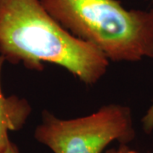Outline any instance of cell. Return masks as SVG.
Here are the masks:
<instances>
[{
    "label": "cell",
    "mask_w": 153,
    "mask_h": 153,
    "mask_svg": "<svg viewBox=\"0 0 153 153\" xmlns=\"http://www.w3.org/2000/svg\"><path fill=\"white\" fill-rule=\"evenodd\" d=\"M0 55L33 71H44L46 63L60 66L88 86L105 76L110 63L63 27L40 0H0Z\"/></svg>",
    "instance_id": "6da1fadb"
},
{
    "label": "cell",
    "mask_w": 153,
    "mask_h": 153,
    "mask_svg": "<svg viewBox=\"0 0 153 153\" xmlns=\"http://www.w3.org/2000/svg\"><path fill=\"white\" fill-rule=\"evenodd\" d=\"M64 28L110 61L153 58V10H127L117 0H40Z\"/></svg>",
    "instance_id": "7a4b0ae2"
},
{
    "label": "cell",
    "mask_w": 153,
    "mask_h": 153,
    "mask_svg": "<svg viewBox=\"0 0 153 153\" xmlns=\"http://www.w3.org/2000/svg\"><path fill=\"white\" fill-rule=\"evenodd\" d=\"M134 137L130 108L119 104L71 119L44 111L34 131L35 140L53 153H102L111 143L128 144Z\"/></svg>",
    "instance_id": "3957f363"
},
{
    "label": "cell",
    "mask_w": 153,
    "mask_h": 153,
    "mask_svg": "<svg viewBox=\"0 0 153 153\" xmlns=\"http://www.w3.org/2000/svg\"><path fill=\"white\" fill-rule=\"evenodd\" d=\"M4 62V58L0 55V153L4 152L10 143V132L22 128L32 112V107L26 99L16 95L6 96L3 92L1 75Z\"/></svg>",
    "instance_id": "277c9868"
},
{
    "label": "cell",
    "mask_w": 153,
    "mask_h": 153,
    "mask_svg": "<svg viewBox=\"0 0 153 153\" xmlns=\"http://www.w3.org/2000/svg\"><path fill=\"white\" fill-rule=\"evenodd\" d=\"M141 123L143 129L146 134H151L153 131V104L143 117Z\"/></svg>",
    "instance_id": "5b68a950"
},
{
    "label": "cell",
    "mask_w": 153,
    "mask_h": 153,
    "mask_svg": "<svg viewBox=\"0 0 153 153\" xmlns=\"http://www.w3.org/2000/svg\"><path fill=\"white\" fill-rule=\"evenodd\" d=\"M105 153H139L127 146V144H119V146L117 148H111L107 150Z\"/></svg>",
    "instance_id": "8992f818"
},
{
    "label": "cell",
    "mask_w": 153,
    "mask_h": 153,
    "mask_svg": "<svg viewBox=\"0 0 153 153\" xmlns=\"http://www.w3.org/2000/svg\"><path fill=\"white\" fill-rule=\"evenodd\" d=\"M3 153H21L19 149L14 143L10 141V143L9 144V146H7L5 149V151Z\"/></svg>",
    "instance_id": "52a82bcc"
}]
</instances>
